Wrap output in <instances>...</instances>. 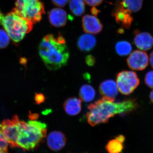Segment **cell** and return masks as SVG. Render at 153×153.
Masks as SVG:
<instances>
[{"mask_svg": "<svg viewBox=\"0 0 153 153\" xmlns=\"http://www.w3.org/2000/svg\"><path fill=\"white\" fill-rule=\"evenodd\" d=\"M114 99L103 97L101 99L88 106L89 111L86 114L88 123L92 126L105 123L111 118L118 114L131 112L137 108L135 99L126 100L121 102H114Z\"/></svg>", "mask_w": 153, "mask_h": 153, "instance_id": "cell-1", "label": "cell"}, {"mask_svg": "<svg viewBox=\"0 0 153 153\" xmlns=\"http://www.w3.org/2000/svg\"><path fill=\"white\" fill-rule=\"evenodd\" d=\"M41 59L48 69L55 71L67 64L69 52L65 39L59 35L49 34L42 39L38 47Z\"/></svg>", "mask_w": 153, "mask_h": 153, "instance_id": "cell-2", "label": "cell"}, {"mask_svg": "<svg viewBox=\"0 0 153 153\" xmlns=\"http://www.w3.org/2000/svg\"><path fill=\"white\" fill-rule=\"evenodd\" d=\"M47 125L39 121L21 120L17 131L16 147L30 150L37 147L46 137Z\"/></svg>", "mask_w": 153, "mask_h": 153, "instance_id": "cell-3", "label": "cell"}, {"mask_svg": "<svg viewBox=\"0 0 153 153\" xmlns=\"http://www.w3.org/2000/svg\"><path fill=\"white\" fill-rule=\"evenodd\" d=\"M33 22L26 20L12 10L4 14L0 10V25L14 42L19 43L33 27Z\"/></svg>", "mask_w": 153, "mask_h": 153, "instance_id": "cell-4", "label": "cell"}, {"mask_svg": "<svg viewBox=\"0 0 153 153\" xmlns=\"http://www.w3.org/2000/svg\"><path fill=\"white\" fill-rule=\"evenodd\" d=\"M13 10L34 24L40 22L45 13L44 4L40 0H16Z\"/></svg>", "mask_w": 153, "mask_h": 153, "instance_id": "cell-5", "label": "cell"}, {"mask_svg": "<svg viewBox=\"0 0 153 153\" xmlns=\"http://www.w3.org/2000/svg\"><path fill=\"white\" fill-rule=\"evenodd\" d=\"M117 85L122 94L128 95L132 93L140 84V79L136 72L123 71L117 75Z\"/></svg>", "mask_w": 153, "mask_h": 153, "instance_id": "cell-6", "label": "cell"}, {"mask_svg": "<svg viewBox=\"0 0 153 153\" xmlns=\"http://www.w3.org/2000/svg\"><path fill=\"white\" fill-rule=\"evenodd\" d=\"M20 121L19 117L15 115L11 119L5 120L0 124V130L11 147H16L17 131Z\"/></svg>", "mask_w": 153, "mask_h": 153, "instance_id": "cell-7", "label": "cell"}, {"mask_svg": "<svg viewBox=\"0 0 153 153\" xmlns=\"http://www.w3.org/2000/svg\"><path fill=\"white\" fill-rule=\"evenodd\" d=\"M128 67L137 71L144 70L149 64V57L146 52L142 50H135L127 59Z\"/></svg>", "mask_w": 153, "mask_h": 153, "instance_id": "cell-8", "label": "cell"}, {"mask_svg": "<svg viewBox=\"0 0 153 153\" xmlns=\"http://www.w3.org/2000/svg\"><path fill=\"white\" fill-rule=\"evenodd\" d=\"M131 13V12L124 7L120 2L117 3L112 15L115 17L117 23L120 24L122 28L128 29L133 21Z\"/></svg>", "mask_w": 153, "mask_h": 153, "instance_id": "cell-9", "label": "cell"}, {"mask_svg": "<svg viewBox=\"0 0 153 153\" xmlns=\"http://www.w3.org/2000/svg\"><path fill=\"white\" fill-rule=\"evenodd\" d=\"M82 26L84 32L90 34H97L102 29L101 22L95 16L86 15L82 18Z\"/></svg>", "mask_w": 153, "mask_h": 153, "instance_id": "cell-10", "label": "cell"}, {"mask_svg": "<svg viewBox=\"0 0 153 153\" xmlns=\"http://www.w3.org/2000/svg\"><path fill=\"white\" fill-rule=\"evenodd\" d=\"M134 43L138 49L142 51H148L153 47V37L147 32L140 33L136 30Z\"/></svg>", "mask_w": 153, "mask_h": 153, "instance_id": "cell-11", "label": "cell"}, {"mask_svg": "<svg viewBox=\"0 0 153 153\" xmlns=\"http://www.w3.org/2000/svg\"><path fill=\"white\" fill-rule=\"evenodd\" d=\"M66 139L65 135L59 131L51 132L47 138V145L52 150L60 151L66 145Z\"/></svg>", "mask_w": 153, "mask_h": 153, "instance_id": "cell-12", "label": "cell"}, {"mask_svg": "<svg viewBox=\"0 0 153 153\" xmlns=\"http://www.w3.org/2000/svg\"><path fill=\"white\" fill-rule=\"evenodd\" d=\"M49 19L50 24L56 27H61L66 25L68 16L63 9L54 8L49 12Z\"/></svg>", "mask_w": 153, "mask_h": 153, "instance_id": "cell-13", "label": "cell"}, {"mask_svg": "<svg viewBox=\"0 0 153 153\" xmlns=\"http://www.w3.org/2000/svg\"><path fill=\"white\" fill-rule=\"evenodd\" d=\"M99 89L102 95L109 98L114 99L118 93L116 82L112 79H108L102 82Z\"/></svg>", "mask_w": 153, "mask_h": 153, "instance_id": "cell-14", "label": "cell"}, {"mask_svg": "<svg viewBox=\"0 0 153 153\" xmlns=\"http://www.w3.org/2000/svg\"><path fill=\"white\" fill-rule=\"evenodd\" d=\"M96 42L95 37L88 33L79 37L77 41V46L81 51L89 52L95 47Z\"/></svg>", "mask_w": 153, "mask_h": 153, "instance_id": "cell-15", "label": "cell"}, {"mask_svg": "<svg viewBox=\"0 0 153 153\" xmlns=\"http://www.w3.org/2000/svg\"><path fill=\"white\" fill-rule=\"evenodd\" d=\"M81 99L76 97H71L66 100L63 104V108L67 114L75 116L80 113L81 110Z\"/></svg>", "mask_w": 153, "mask_h": 153, "instance_id": "cell-16", "label": "cell"}, {"mask_svg": "<svg viewBox=\"0 0 153 153\" xmlns=\"http://www.w3.org/2000/svg\"><path fill=\"white\" fill-rule=\"evenodd\" d=\"M79 95L81 100L89 102L92 101L95 97V91L92 86L86 84L82 85L80 88Z\"/></svg>", "mask_w": 153, "mask_h": 153, "instance_id": "cell-17", "label": "cell"}, {"mask_svg": "<svg viewBox=\"0 0 153 153\" xmlns=\"http://www.w3.org/2000/svg\"><path fill=\"white\" fill-rule=\"evenodd\" d=\"M69 8L71 13L75 16H81L85 11L84 0H70Z\"/></svg>", "mask_w": 153, "mask_h": 153, "instance_id": "cell-18", "label": "cell"}, {"mask_svg": "<svg viewBox=\"0 0 153 153\" xmlns=\"http://www.w3.org/2000/svg\"><path fill=\"white\" fill-rule=\"evenodd\" d=\"M121 4L133 13L138 12L142 7L143 0H123Z\"/></svg>", "mask_w": 153, "mask_h": 153, "instance_id": "cell-19", "label": "cell"}, {"mask_svg": "<svg viewBox=\"0 0 153 153\" xmlns=\"http://www.w3.org/2000/svg\"><path fill=\"white\" fill-rule=\"evenodd\" d=\"M115 49L118 55L122 56H126L131 52V45L128 41H119L116 44Z\"/></svg>", "mask_w": 153, "mask_h": 153, "instance_id": "cell-20", "label": "cell"}, {"mask_svg": "<svg viewBox=\"0 0 153 153\" xmlns=\"http://www.w3.org/2000/svg\"><path fill=\"white\" fill-rule=\"evenodd\" d=\"M105 149L109 153H120L123 149V143L115 139L108 142Z\"/></svg>", "mask_w": 153, "mask_h": 153, "instance_id": "cell-21", "label": "cell"}, {"mask_svg": "<svg viewBox=\"0 0 153 153\" xmlns=\"http://www.w3.org/2000/svg\"><path fill=\"white\" fill-rule=\"evenodd\" d=\"M10 38L5 30L0 29V49H4L8 46Z\"/></svg>", "mask_w": 153, "mask_h": 153, "instance_id": "cell-22", "label": "cell"}, {"mask_svg": "<svg viewBox=\"0 0 153 153\" xmlns=\"http://www.w3.org/2000/svg\"><path fill=\"white\" fill-rule=\"evenodd\" d=\"M145 82L148 86L153 88V70L149 71L146 74L145 77Z\"/></svg>", "mask_w": 153, "mask_h": 153, "instance_id": "cell-23", "label": "cell"}, {"mask_svg": "<svg viewBox=\"0 0 153 153\" xmlns=\"http://www.w3.org/2000/svg\"><path fill=\"white\" fill-rule=\"evenodd\" d=\"M70 0H52V3L58 7H64Z\"/></svg>", "mask_w": 153, "mask_h": 153, "instance_id": "cell-24", "label": "cell"}, {"mask_svg": "<svg viewBox=\"0 0 153 153\" xmlns=\"http://www.w3.org/2000/svg\"><path fill=\"white\" fill-rule=\"evenodd\" d=\"M84 2L88 5L91 7H95L99 5L103 0H84Z\"/></svg>", "mask_w": 153, "mask_h": 153, "instance_id": "cell-25", "label": "cell"}, {"mask_svg": "<svg viewBox=\"0 0 153 153\" xmlns=\"http://www.w3.org/2000/svg\"><path fill=\"white\" fill-rule=\"evenodd\" d=\"M85 62L88 66H93L95 63V57L92 55H88L85 58Z\"/></svg>", "mask_w": 153, "mask_h": 153, "instance_id": "cell-26", "label": "cell"}, {"mask_svg": "<svg viewBox=\"0 0 153 153\" xmlns=\"http://www.w3.org/2000/svg\"><path fill=\"white\" fill-rule=\"evenodd\" d=\"M45 99V96L42 94H37L35 96V100L36 103L38 104L44 102Z\"/></svg>", "mask_w": 153, "mask_h": 153, "instance_id": "cell-27", "label": "cell"}, {"mask_svg": "<svg viewBox=\"0 0 153 153\" xmlns=\"http://www.w3.org/2000/svg\"><path fill=\"white\" fill-rule=\"evenodd\" d=\"M115 139L117 140H118L120 142L122 143H123L124 142L125 140V137L122 135H120L117 137Z\"/></svg>", "mask_w": 153, "mask_h": 153, "instance_id": "cell-28", "label": "cell"}, {"mask_svg": "<svg viewBox=\"0 0 153 153\" xmlns=\"http://www.w3.org/2000/svg\"><path fill=\"white\" fill-rule=\"evenodd\" d=\"M91 12L94 16H97V14H98L99 11L95 7H93L91 9Z\"/></svg>", "mask_w": 153, "mask_h": 153, "instance_id": "cell-29", "label": "cell"}, {"mask_svg": "<svg viewBox=\"0 0 153 153\" xmlns=\"http://www.w3.org/2000/svg\"><path fill=\"white\" fill-rule=\"evenodd\" d=\"M150 62L151 66L153 68V51L151 52L150 56Z\"/></svg>", "mask_w": 153, "mask_h": 153, "instance_id": "cell-30", "label": "cell"}, {"mask_svg": "<svg viewBox=\"0 0 153 153\" xmlns=\"http://www.w3.org/2000/svg\"><path fill=\"white\" fill-rule=\"evenodd\" d=\"M149 97L151 102L153 104V90L151 91V93L150 94Z\"/></svg>", "mask_w": 153, "mask_h": 153, "instance_id": "cell-31", "label": "cell"}, {"mask_svg": "<svg viewBox=\"0 0 153 153\" xmlns=\"http://www.w3.org/2000/svg\"><path fill=\"white\" fill-rule=\"evenodd\" d=\"M2 135V133L1 131V130H0V138H1V137Z\"/></svg>", "mask_w": 153, "mask_h": 153, "instance_id": "cell-32", "label": "cell"}, {"mask_svg": "<svg viewBox=\"0 0 153 153\" xmlns=\"http://www.w3.org/2000/svg\"><path fill=\"white\" fill-rule=\"evenodd\" d=\"M0 153H8L7 152H2V151H0Z\"/></svg>", "mask_w": 153, "mask_h": 153, "instance_id": "cell-33", "label": "cell"}]
</instances>
